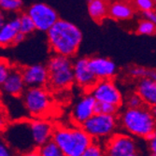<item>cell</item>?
I'll use <instances>...</instances> for the list:
<instances>
[{"label":"cell","instance_id":"3","mask_svg":"<svg viewBox=\"0 0 156 156\" xmlns=\"http://www.w3.org/2000/svg\"><path fill=\"white\" fill-rule=\"evenodd\" d=\"M122 128L132 136L146 138L155 132V106L127 108L120 118Z\"/></svg>","mask_w":156,"mask_h":156},{"label":"cell","instance_id":"37","mask_svg":"<svg viewBox=\"0 0 156 156\" xmlns=\"http://www.w3.org/2000/svg\"><path fill=\"white\" fill-rule=\"evenodd\" d=\"M6 23H7V19H6L5 14L2 11H0V28H1Z\"/></svg>","mask_w":156,"mask_h":156},{"label":"cell","instance_id":"21","mask_svg":"<svg viewBox=\"0 0 156 156\" xmlns=\"http://www.w3.org/2000/svg\"><path fill=\"white\" fill-rule=\"evenodd\" d=\"M128 73L134 79H139V80L150 79L156 81V72L154 69L136 66H132L129 69Z\"/></svg>","mask_w":156,"mask_h":156},{"label":"cell","instance_id":"26","mask_svg":"<svg viewBox=\"0 0 156 156\" xmlns=\"http://www.w3.org/2000/svg\"><path fill=\"white\" fill-rule=\"evenodd\" d=\"M23 8L22 0H0V9L10 12L20 11Z\"/></svg>","mask_w":156,"mask_h":156},{"label":"cell","instance_id":"16","mask_svg":"<svg viewBox=\"0 0 156 156\" xmlns=\"http://www.w3.org/2000/svg\"><path fill=\"white\" fill-rule=\"evenodd\" d=\"M3 92L9 95L20 96L25 91V85L23 80L21 69L11 68L10 72L3 84L1 85Z\"/></svg>","mask_w":156,"mask_h":156},{"label":"cell","instance_id":"33","mask_svg":"<svg viewBox=\"0 0 156 156\" xmlns=\"http://www.w3.org/2000/svg\"><path fill=\"white\" fill-rule=\"evenodd\" d=\"M8 126V119L5 111L0 107V131H4Z\"/></svg>","mask_w":156,"mask_h":156},{"label":"cell","instance_id":"19","mask_svg":"<svg viewBox=\"0 0 156 156\" xmlns=\"http://www.w3.org/2000/svg\"><path fill=\"white\" fill-rule=\"evenodd\" d=\"M19 32V18L16 16L8 21L0 28V46L7 47L12 45L14 37Z\"/></svg>","mask_w":156,"mask_h":156},{"label":"cell","instance_id":"12","mask_svg":"<svg viewBox=\"0 0 156 156\" xmlns=\"http://www.w3.org/2000/svg\"><path fill=\"white\" fill-rule=\"evenodd\" d=\"M74 81L85 91L90 93L98 81L88 65V58H80L73 64Z\"/></svg>","mask_w":156,"mask_h":156},{"label":"cell","instance_id":"24","mask_svg":"<svg viewBox=\"0 0 156 156\" xmlns=\"http://www.w3.org/2000/svg\"><path fill=\"white\" fill-rule=\"evenodd\" d=\"M119 111V108L107 103H99L95 102L94 106V114H101V115H109V116H116Z\"/></svg>","mask_w":156,"mask_h":156},{"label":"cell","instance_id":"25","mask_svg":"<svg viewBox=\"0 0 156 156\" xmlns=\"http://www.w3.org/2000/svg\"><path fill=\"white\" fill-rule=\"evenodd\" d=\"M156 31V25L145 19L140 20L136 26V33L138 35L143 36H152L155 34Z\"/></svg>","mask_w":156,"mask_h":156},{"label":"cell","instance_id":"14","mask_svg":"<svg viewBox=\"0 0 156 156\" xmlns=\"http://www.w3.org/2000/svg\"><path fill=\"white\" fill-rule=\"evenodd\" d=\"M29 125L33 142L37 149L51 140L53 126L51 122L42 119H34L29 121Z\"/></svg>","mask_w":156,"mask_h":156},{"label":"cell","instance_id":"2","mask_svg":"<svg viewBox=\"0 0 156 156\" xmlns=\"http://www.w3.org/2000/svg\"><path fill=\"white\" fill-rule=\"evenodd\" d=\"M51 140L65 156H80L94 141L80 126L53 127Z\"/></svg>","mask_w":156,"mask_h":156},{"label":"cell","instance_id":"7","mask_svg":"<svg viewBox=\"0 0 156 156\" xmlns=\"http://www.w3.org/2000/svg\"><path fill=\"white\" fill-rule=\"evenodd\" d=\"M23 98L26 110L35 117L47 113L51 104V96L44 88H27L23 94Z\"/></svg>","mask_w":156,"mask_h":156},{"label":"cell","instance_id":"10","mask_svg":"<svg viewBox=\"0 0 156 156\" xmlns=\"http://www.w3.org/2000/svg\"><path fill=\"white\" fill-rule=\"evenodd\" d=\"M137 150L135 139L125 134H114L106 143L105 156H128Z\"/></svg>","mask_w":156,"mask_h":156},{"label":"cell","instance_id":"38","mask_svg":"<svg viewBox=\"0 0 156 156\" xmlns=\"http://www.w3.org/2000/svg\"><path fill=\"white\" fill-rule=\"evenodd\" d=\"M128 156H140V155H139L138 153H136H136H133V154H131V155H128Z\"/></svg>","mask_w":156,"mask_h":156},{"label":"cell","instance_id":"27","mask_svg":"<svg viewBox=\"0 0 156 156\" xmlns=\"http://www.w3.org/2000/svg\"><path fill=\"white\" fill-rule=\"evenodd\" d=\"M80 156H105V151L100 144L94 140Z\"/></svg>","mask_w":156,"mask_h":156},{"label":"cell","instance_id":"11","mask_svg":"<svg viewBox=\"0 0 156 156\" xmlns=\"http://www.w3.org/2000/svg\"><path fill=\"white\" fill-rule=\"evenodd\" d=\"M25 87L43 88L48 83V71L44 65L36 64L21 69Z\"/></svg>","mask_w":156,"mask_h":156},{"label":"cell","instance_id":"9","mask_svg":"<svg viewBox=\"0 0 156 156\" xmlns=\"http://www.w3.org/2000/svg\"><path fill=\"white\" fill-rule=\"evenodd\" d=\"M89 94L95 102L107 103L118 108L122 104V95L112 80H98Z\"/></svg>","mask_w":156,"mask_h":156},{"label":"cell","instance_id":"34","mask_svg":"<svg viewBox=\"0 0 156 156\" xmlns=\"http://www.w3.org/2000/svg\"><path fill=\"white\" fill-rule=\"evenodd\" d=\"M143 17L145 20L152 23H156V13L155 10H150V11H146L143 12Z\"/></svg>","mask_w":156,"mask_h":156},{"label":"cell","instance_id":"35","mask_svg":"<svg viewBox=\"0 0 156 156\" xmlns=\"http://www.w3.org/2000/svg\"><path fill=\"white\" fill-rule=\"evenodd\" d=\"M24 38H25V36H24L23 34H22V33L19 32V33L16 35V37H14V40H13V43H12V44H14V45L20 44V43H22V42L24 40Z\"/></svg>","mask_w":156,"mask_h":156},{"label":"cell","instance_id":"13","mask_svg":"<svg viewBox=\"0 0 156 156\" xmlns=\"http://www.w3.org/2000/svg\"><path fill=\"white\" fill-rule=\"evenodd\" d=\"M88 65L91 71L97 80H112L117 74L118 67L112 60L105 57L88 58Z\"/></svg>","mask_w":156,"mask_h":156},{"label":"cell","instance_id":"5","mask_svg":"<svg viewBox=\"0 0 156 156\" xmlns=\"http://www.w3.org/2000/svg\"><path fill=\"white\" fill-rule=\"evenodd\" d=\"M5 143L20 154L36 150L33 142L29 122H18L7 126L4 130Z\"/></svg>","mask_w":156,"mask_h":156},{"label":"cell","instance_id":"22","mask_svg":"<svg viewBox=\"0 0 156 156\" xmlns=\"http://www.w3.org/2000/svg\"><path fill=\"white\" fill-rule=\"evenodd\" d=\"M18 18H19V30H20V33L26 36V35H29V34L33 33L36 30L34 23L32 22L31 18L27 15L26 12L22 13L20 16H18Z\"/></svg>","mask_w":156,"mask_h":156},{"label":"cell","instance_id":"15","mask_svg":"<svg viewBox=\"0 0 156 156\" xmlns=\"http://www.w3.org/2000/svg\"><path fill=\"white\" fill-rule=\"evenodd\" d=\"M95 100L90 94H85L76 103L72 110V120L81 125L94 114Z\"/></svg>","mask_w":156,"mask_h":156},{"label":"cell","instance_id":"6","mask_svg":"<svg viewBox=\"0 0 156 156\" xmlns=\"http://www.w3.org/2000/svg\"><path fill=\"white\" fill-rule=\"evenodd\" d=\"M80 127L93 140L108 139L115 134L118 127V119L116 116L94 114Z\"/></svg>","mask_w":156,"mask_h":156},{"label":"cell","instance_id":"8","mask_svg":"<svg viewBox=\"0 0 156 156\" xmlns=\"http://www.w3.org/2000/svg\"><path fill=\"white\" fill-rule=\"evenodd\" d=\"M26 13L34 23L36 30L42 32H47L59 20L57 12L52 7L41 2L30 5Z\"/></svg>","mask_w":156,"mask_h":156},{"label":"cell","instance_id":"30","mask_svg":"<svg viewBox=\"0 0 156 156\" xmlns=\"http://www.w3.org/2000/svg\"><path fill=\"white\" fill-rule=\"evenodd\" d=\"M126 105L128 107V108H138L144 106L142 99L139 97V95L136 93H133L127 97Z\"/></svg>","mask_w":156,"mask_h":156},{"label":"cell","instance_id":"17","mask_svg":"<svg viewBox=\"0 0 156 156\" xmlns=\"http://www.w3.org/2000/svg\"><path fill=\"white\" fill-rule=\"evenodd\" d=\"M135 14L134 5L126 1H115L108 3V16L117 21H126L131 19Z\"/></svg>","mask_w":156,"mask_h":156},{"label":"cell","instance_id":"18","mask_svg":"<svg viewBox=\"0 0 156 156\" xmlns=\"http://www.w3.org/2000/svg\"><path fill=\"white\" fill-rule=\"evenodd\" d=\"M142 99L143 103L151 107L156 105V81L150 79L140 80L136 86V92Z\"/></svg>","mask_w":156,"mask_h":156},{"label":"cell","instance_id":"28","mask_svg":"<svg viewBox=\"0 0 156 156\" xmlns=\"http://www.w3.org/2000/svg\"><path fill=\"white\" fill-rule=\"evenodd\" d=\"M134 8H136L142 13L150 10H154L155 9V1H153V0H136L134 2Z\"/></svg>","mask_w":156,"mask_h":156},{"label":"cell","instance_id":"36","mask_svg":"<svg viewBox=\"0 0 156 156\" xmlns=\"http://www.w3.org/2000/svg\"><path fill=\"white\" fill-rule=\"evenodd\" d=\"M20 156H40L37 149L36 150H33V151H30L28 152H25V153H23V154H20Z\"/></svg>","mask_w":156,"mask_h":156},{"label":"cell","instance_id":"29","mask_svg":"<svg viewBox=\"0 0 156 156\" xmlns=\"http://www.w3.org/2000/svg\"><path fill=\"white\" fill-rule=\"evenodd\" d=\"M10 70L11 66L9 62L4 58H0V86L3 84V82L9 76Z\"/></svg>","mask_w":156,"mask_h":156},{"label":"cell","instance_id":"23","mask_svg":"<svg viewBox=\"0 0 156 156\" xmlns=\"http://www.w3.org/2000/svg\"><path fill=\"white\" fill-rule=\"evenodd\" d=\"M40 156H65L63 151L52 140L48 141L44 145L37 148Z\"/></svg>","mask_w":156,"mask_h":156},{"label":"cell","instance_id":"20","mask_svg":"<svg viewBox=\"0 0 156 156\" xmlns=\"http://www.w3.org/2000/svg\"><path fill=\"white\" fill-rule=\"evenodd\" d=\"M108 3L103 0H90L88 2V13L96 23H102L108 16Z\"/></svg>","mask_w":156,"mask_h":156},{"label":"cell","instance_id":"32","mask_svg":"<svg viewBox=\"0 0 156 156\" xmlns=\"http://www.w3.org/2000/svg\"><path fill=\"white\" fill-rule=\"evenodd\" d=\"M0 156H14L13 151L4 140H0Z\"/></svg>","mask_w":156,"mask_h":156},{"label":"cell","instance_id":"4","mask_svg":"<svg viewBox=\"0 0 156 156\" xmlns=\"http://www.w3.org/2000/svg\"><path fill=\"white\" fill-rule=\"evenodd\" d=\"M48 83L53 89H65L74 82L73 63L70 58L54 55L47 64Z\"/></svg>","mask_w":156,"mask_h":156},{"label":"cell","instance_id":"1","mask_svg":"<svg viewBox=\"0 0 156 156\" xmlns=\"http://www.w3.org/2000/svg\"><path fill=\"white\" fill-rule=\"evenodd\" d=\"M50 48L56 55L70 58L74 56L82 41V33L74 23L59 19L47 31Z\"/></svg>","mask_w":156,"mask_h":156},{"label":"cell","instance_id":"31","mask_svg":"<svg viewBox=\"0 0 156 156\" xmlns=\"http://www.w3.org/2000/svg\"><path fill=\"white\" fill-rule=\"evenodd\" d=\"M145 139L148 141V146H149L151 152L156 153V134H155V132L149 135Z\"/></svg>","mask_w":156,"mask_h":156},{"label":"cell","instance_id":"39","mask_svg":"<svg viewBox=\"0 0 156 156\" xmlns=\"http://www.w3.org/2000/svg\"><path fill=\"white\" fill-rule=\"evenodd\" d=\"M150 156H156V153H151V152Z\"/></svg>","mask_w":156,"mask_h":156}]
</instances>
